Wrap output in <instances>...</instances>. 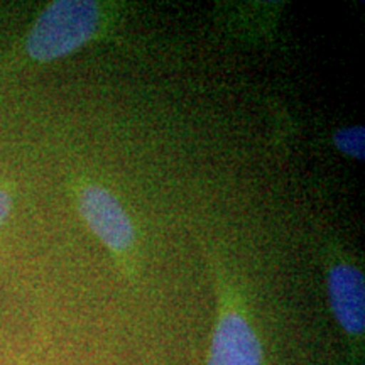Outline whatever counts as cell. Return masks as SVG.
Here are the masks:
<instances>
[{
    "label": "cell",
    "mask_w": 365,
    "mask_h": 365,
    "mask_svg": "<svg viewBox=\"0 0 365 365\" xmlns=\"http://www.w3.org/2000/svg\"><path fill=\"white\" fill-rule=\"evenodd\" d=\"M331 144L341 156L364 161L365 159V129L362 125L340 127L331 134Z\"/></svg>",
    "instance_id": "5b68a950"
},
{
    "label": "cell",
    "mask_w": 365,
    "mask_h": 365,
    "mask_svg": "<svg viewBox=\"0 0 365 365\" xmlns=\"http://www.w3.org/2000/svg\"><path fill=\"white\" fill-rule=\"evenodd\" d=\"M217 289V319L208 365H264V350L239 282L220 259H212Z\"/></svg>",
    "instance_id": "7a4b0ae2"
},
{
    "label": "cell",
    "mask_w": 365,
    "mask_h": 365,
    "mask_svg": "<svg viewBox=\"0 0 365 365\" xmlns=\"http://www.w3.org/2000/svg\"><path fill=\"white\" fill-rule=\"evenodd\" d=\"M325 282L330 309L350 344L362 345L365 331L364 272L336 244L325 249Z\"/></svg>",
    "instance_id": "277c9868"
},
{
    "label": "cell",
    "mask_w": 365,
    "mask_h": 365,
    "mask_svg": "<svg viewBox=\"0 0 365 365\" xmlns=\"http://www.w3.org/2000/svg\"><path fill=\"white\" fill-rule=\"evenodd\" d=\"M76 207L86 227L129 279L137 276V230L118 196L102 182L86 180L76 188Z\"/></svg>",
    "instance_id": "3957f363"
},
{
    "label": "cell",
    "mask_w": 365,
    "mask_h": 365,
    "mask_svg": "<svg viewBox=\"0 0 365 365\" xmlns=\"http://www.w3.org/2000/svg\"><path fill=\"white\" fill-rule=\"evenodd\" d=\"M12 212V196L9 191L0 188V225L7 220Z\"/></svg>",
    "instance_id": "8992f818"
},
{
    "label": "cell",
    "mask_w": 365,
    "mask_h": 365,
    "mask_svg": "<svg viewBox=\"0 0 365 365\" xmlns=\"http://www.w3.org/2000/svg\"><path fill=\"white\" fill-rule=\"evenodd\" d=\"M110 19L102 2L58 0L39 14L26 38L24 51L38 63L65 58L98 38Z\"/></svg>",
    "instance_id": "6da1fadb"
}]
</instances>
